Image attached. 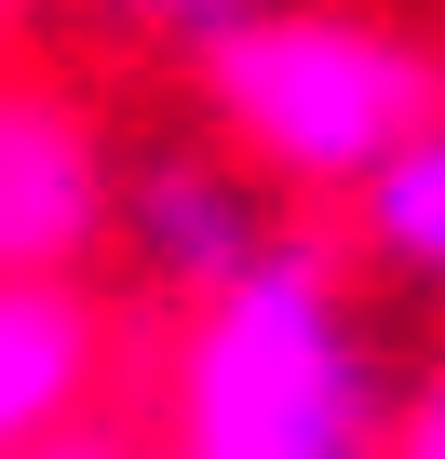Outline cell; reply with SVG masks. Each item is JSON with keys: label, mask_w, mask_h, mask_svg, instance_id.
<instances>
[{"label": "cell", "mask_w": 445, "mask_h": 459, "mask_svg": "<svg viewBox=\"0 0 445 459\" xmlns=\"http://www.w3.org/2000/svg\"><path fill=\"white\" fill-rule=\"evenodd\" d=\"M338 244L364 257V284L445 311V108H432L405 149H378V176L338 203Z\"/></svg>", "instance_id": "8992f818"}, {"label": "cell", "mask_w": 445, "mask_h": 459, "mask_svg": "<svg viewBox=\"0 0 445 459\" xmlns=\"http://www.w3.org/2000/svg\"><path fill=\"white\" fill-rule=\"evenodd\" d=\"M149 459H378L391 446V351L364 311V257L284 216L270 244L175 311Z\"/></svg>", "instance_id": "6da1fadb"}, {"label": "cell", "mask_w": 445, "mask_h": 459, "mask_svg": "<svg viewBox=\"0 0 445 459\" xmlns=\"http://www.w3.org/2000/svg\"><path fill=\"white\" fill-rule=\"evenodd\" d=\"M122 311L95 271H0V459L55 446L68 419H108Z\"/></svg>", "instance_id": "5b68a950"}, {"label": "cell", "mask_w": 445, "mask_h": 459, "mask_svg": "<svg viewBox=\"0 0 445 459\" xmlns=\"http://www.w3.org/2000/svg\"><path fill=\"white\" fill-rule=\"evenodd\" d=\"M270 230H284V189L244 176L230 149H149V162H122V230H108V244H122L175 311L216 298Z\"/></svg>", "instance_id": "277c9868"}, {"label": "cell", "mask_w": 445, "mask_h": 459, "mask_svg": "<svg viewBox=\"0 0 445 459\" xmlns=\"http://www.w3.org/2000/svg\"><path fill=\"white\" fill-rule=\"evenodd\" d=\"M108 28H135V41H162V55H202L230 14H257V0H95Z\"/></svg>", "instance_id": "52a82bcc"}, {"label": "cell", "mask_w": 445, "mask_h": 459, "mask_svg": "<svg viewBox=\"0 0 445 459\" xmlns=\"http://www.w3.org/2000/svg\"><path fill=\"white\" fill-rule=\"evenodd\" d=\"M189 95L216 149L284 203H351L378 149H405L445 108V41L378 0H257L189 55Z\"/></svg>", "instance_id": "7a4b0ae2"}, {"label": "cell", "mask_w": 445, "mask_h": 459, "mask_svg": "<svg viewBox=\"0 0 445 459\" xmlns=\"http://www.w3.org/2000/svg\"><path fill=\"white\" fill-rule=\"evenodd\" d=\"M378 459H445V351L418 378H391V446Z\"/></svg>", "instance_id": "ba28073f"}, {"label": "cell", "mask_w": 445, "mask_h": 459, "mask_svg": "<svg viewBox=\"0 0 445 459\" xmlns=\"http://www.w3.org/2000/svg\"><path fill=\"white\" fill-rule=\"evenodd\" d=\"M14 459H149V432L135 419H68L55 446H14Z\"/></svg>", "instance_id": "9c48e42d"}, {"label": "cell", "mask_w": 445, "mask_h": 459, "mask_svg": "<svg viewBox=\"0 0 445 459\" xmlns=\"http://www.w3.org/2000/svg\"><path fill=\"white\" fill-rule=\"evenodd\" d=\"M122 230V149L95 95L0 68V271H95Z\"/></svg>", "instance_id": "3957f363"}]
</instances>
